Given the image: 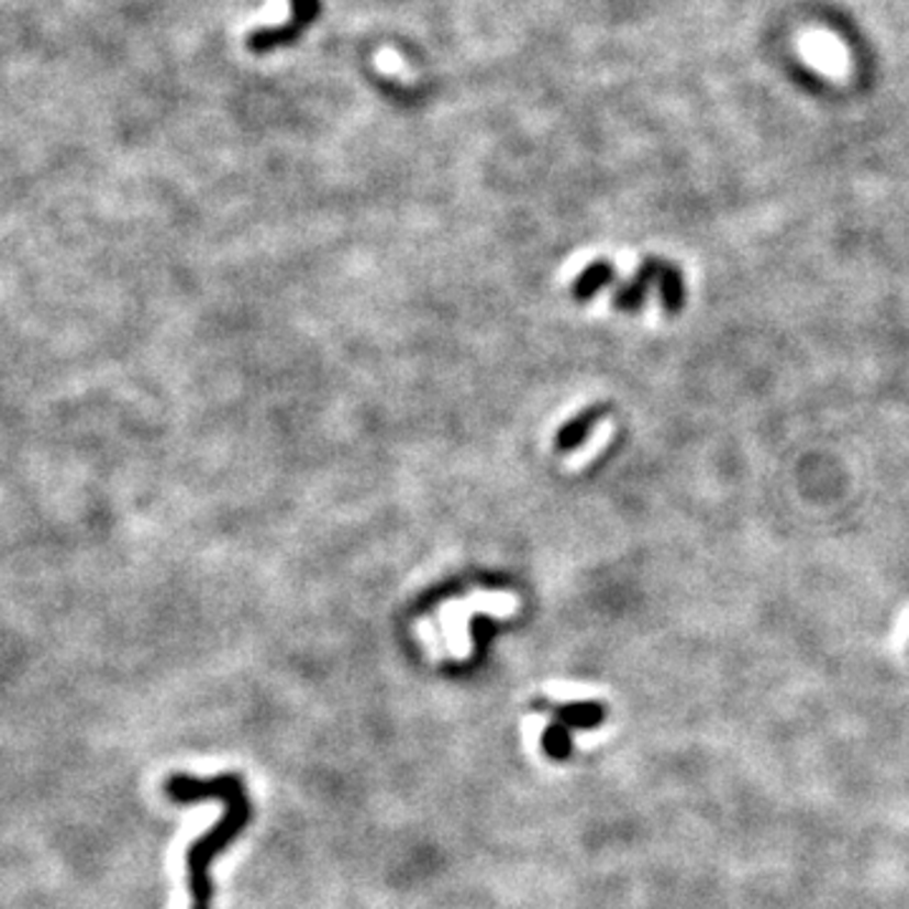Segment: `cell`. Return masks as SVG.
Instances as JSON below:
<instances>
[{
  "mask_svg": "<svg viewBox=\"0 0 909 909\" xmlns=\"http://www.w3.org/2000/svg\"><path fill=\"white\" fill-rule=\"evenodd\" d=\"M293 21V0H266L263 11L251 15L248 23L243 25L245 33L256 31H278Z\"/></svg>",
  "mask_w": 909,
  "mask_h": 909,
  "instance_id": "cell-3",
  "label": "cell"
},
{
  "mask_svg": "<svg viewBox=\"0 0 909 909\" xmlns=\"http://www.w3.org/2000/svg\"><path fill=\"white\" fill-rule=\"evenodd\" d=\"M659 293H662V306H665L667 313H679L685 306L687 291H685V278L679 274L677 266H669V263H662L659 270Z\"/></svg>",
  "mask_w": 909,
  "mask_h": 909,
  "instance_id": "cell-5",
  "label": "cell"
},
{
  "mask_svg": "<svg viewBox=\"0 0 909 909\" xmlns=\"http://www.w3.org/2000/svg\"><path fill=\"white\" fill-rule=\"evenodd\" d=\"M165 791L169 801L175 803H195L218 798L228 806L225 817L220 819L212 831L200 836L187 852V882L192 889V909H210V864L231 841L241 834L248 823L251 809L245 788L235 776H218L210 780H200L192 776H173L167 780Z\"/></svg>",
  "mask_w": 909,
  "mask_h": 909,
  "instance_id": "cell-1",
  "label": "cell"
},
{
  "mask_svg": "<svg viewBox=\"0 0 909 909\" xmlns=\"http://www.w3.org/2000/svg\"><path fill=\"white\" fill-rule=\"evenodd\" d=\"M374 69L381 76H389V79L404 84V87H414V84H418V74H414L412 66L407 64V58L392 46H379L374 51Z\"/></svg>",
  "mask_w": 909,
  "mask_h": 909,
  "instance_id": "cell-4",
  "label": "cell"
},
{
  "mask_svg": "<svg viewBox=\"0 0 909 909\" xmlns=\"http://www.w3.org/2000/svg\"><path fill=\"white\" fill-rule=\"evenodd\" d=\"M611 276H614V270H611V266H607V263H597V266L594 268H589L586 270V274L581 276V280H579V293L584 296H591L594 291H597L599 286H605L607 280H611Z\"/></svg>",
  "mask_w": 909,
  "mask_h": 909,
  "instance_id": "cell-6",
  "label": "cell"
},
{
  "mask_svg": "<svg viewBox=\"0 0 909 909\" xmlns=\"http://www.w3.org/2000/svg\"><path fill=\"white\" fill-rule=\"evenodd\" d=\"M659 270H662V260H657V258L644 260L642 268H640V274L634 276L632 284H627V286L622 288V291L617 293L614 301H617L619 309H627V311L642 309L644 299H647V291H650L652 280L659 278Z\"/></svg>",
  "mask_w": 909,
  "mask_h": 909,
  "instance_id": "cell-2",
  "label": "cell"
}]
</instances>
